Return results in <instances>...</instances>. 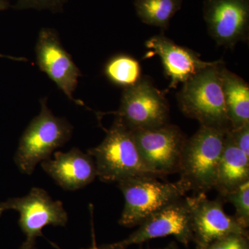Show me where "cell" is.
<instances>
[{
  "label": "cell",
  "mask_w": 249,
  "mask_h": 249,
  "mask_svg": "<svg viewBox=\"0 0 249 249\" xmlns=\"http://www.w3.org/2000/svg\"><path fill=\"white\" fill-rule=\"evenodd\" d=\"M106 132L99 145L88 150L94 160L97 178L101 181L118 183L125 178L145 175L160 178L144 163L132 131L121 121L115 118Z\"/></svg>",
  "instance_id": "1"
},
{
  "label": "cell",
  "mask_w": 249,
  "mask_h": 249,
  "mask_svg": "<svg viewBox=\"0 0 249 249\" xmlns=\"http://www.w3.org/2000/svg\"><path fill=\"white\" fill-rule=\"evenodd\" d=\"M152 175L121 180L118 187L124 197V208L119 223L124 227L139 226L147 218L191 191L182 180L175 182L160 181Z\"/></svg>",
  "instance_id": "2"
},
{
  "label": "cell",
  "mask_w": 249,
  "mask_h": 249,
  "mask_svg": "<svg viewBox=\"0 0 249 249\" xmlns=\"http://www.w3.org/2000/svg\"><path fill=\"white\" fill-rule=\"evenodd\" d=\"M227 130L201 126L187 139L178 173L191 191L205 193L214 189Z\"/></svg>",
  "instance_id": "3"
},
{
  "label": "cell",
  "mask_w": 249,
  "mask_h": 249,
  "mask_svg": "<svg viewBox=\"0 0 249 249\" xmlns=\"http://www.w3.org/2000/svg\"><path fill=\"white\" fill-rule=\"evenodd\" d=\"M222 65L223 61L208 67L183 83L178 98L183 114L199 121L201 126L229 129L231 124L220 76Z\"/></svg>",
  "instance_id": "4"
},
{
  "label": "cell",
  "mask_w": 249,
  "mask_h": 249,
  "mask_svg": "<svg viewBox=\"0 0 249 249\" xmlns=\"http://www.w3.org/2000/svg\"><path fill=\"white\" fill-rule=\"evenodd\" d=\"M40 111L23 132L14 160L18 169L30 175L38 163L71 138L73 127L64 119L57 117L49 109L47 99L40 101Z\"/></svg>",
  "instance_id": "5"
},
{
  "label": "cell",
  "mask_w": 249,
  "mask_h": 249,
  "mask_svg": "<svg viewBox=\"0 0 249 249\" xmlns=\"http://www.w3.org/2000/svg\"><path fill=\"white\" fill-rule=\"evenodd\" d=\"M10 210L19 213L18 224L26 235L19 249H36V239L42 235L44 228L65 227L68 222L62 201L53 200L45 190L37 187L31 188L27 196L0 203V214Z\"/></svg>",
  "instance_id": "6"
},
{
  "label": "cell",
  "mask_w": 249,
  "mask_h": 249,
  "mask_svg": "<svg viewBox=\"0 0 249 249\" xmlns=\"http://www.w3.org/2000/svg\"><path fill=\"white\" fill-rule=\"evenodd\" d=\"M132 132L141 157L149 169L162 178L178 173L187 140L179 127L168 123L160 127Z\"/></svg>",
  "instance_id": "7"
},
{
  "label": "cell",
  "mask_w": 249,
  "mask_h": 249,
  "mask_svg": "<svg viewBox=\"0 0 249 249\" xmlns=\"http://www.w3.org/2000/svg\"><path fill=\"white\" fill-rule=\"evenodd\" d=\"M112 113L133 131L168 124L170 110L164 94L150 80L142 78L134 86L124 88L119 110Z\"/></svg>",
  "instance_id": "8"
},
{
  "label": "cell",
  "mask_w": 249,
  "mask_h": 249,
  "mask_svg": "<svg viewBox=\"0 0 249 249\" xmlns=\"http://www.w3.org/2000/svg\"><path fill=\"white\" fill-rule=\"evenodd\" d=\"M186 198L196 249H205L214 241L230 234L249 236L248 229L242 227L234 216L226 213L221 198L211 200L205 193Z\"/></svg>",
  "instance_id": "9"
},
{
  "label": "cell",
  "mask_w": 249,
  "mask_h": 249,
  "mask_svg": "<svg viewBox=\"0 0 249 249\" xmlns=\"http://www.w3.org/2000/svg\"><path fill=\"white\" fill-rule=\"evenodd\" d=\"M36 60L41 71L55 83L69 99L78 106L83 102L73 97L81 76L80 71L65 50L53 29H41L36 46Z\"/></svg>",
  "instance_id": "10"
},
{
  "label": "cell",
  "mask_w": 249,
  "mask_h": 249,
  "mask_svg": "<svg viewBox=\"0 0 249 249\" xmlns=\"http://www.w3.org/2000/svg\"><path fill=\"white\" fill-rule=\"evenodd\" d=\"M169 235L174 236L186 247L193 242L191 210L185 196L152 214L133 233L118 243L127 248L129 246Z\"/></svg>",
  "instance_id": "11"
},
{
  "label": "cell",
  "mask_w": 249,
  "mask_h": 249,
  "mask_svg": "<svg viewBox=\"0 0 249 249\" xmlns=\"http://www.w3.org/2000/svg\"><path fill=\"white\" fill-rule=\"evenodd\" d=\"M204 18L219 46L233 49L248 39L249 0H205Z\"/></svg>",
  "instance_id": "12"
},
{
  "label": "cell",
  "mask_w": 249,
  "mask_h": 249,
  "mask_svg": "<svg viewBox=\"0 0 249 249\" xmlns=\"http://www.w3.org/2000/svg\"><path fill=\"white\" fill-rule=\"evenodd\" d=\"M147 54L157 55L161 60L165 75L170 78V88L184 83L208 67L222 62H205L191 49L181 47L164 36H156L145 42Z\"/></svg>",
  "instance_id": "13"
},
{
  "label": "cell",
  "mask_w": 249,
  "mask_h": 249,
  "mask_svg": "<svg viewBox=\"0 0 249 249\" xmlns=\"http://www.w3.org/2000/svg\"><path fill=\"white\" fill-rule=\"evenodd\" d=\"M41 166L65 191L82 189L97 178L93 157L78 148L67 152H55L53 159L41 162Z\"/></svg>",
  "instance_id": "14"
},
{
  "label": "cell",
  "mask_w": 249,
  "mask_h": 249,
  "mask_svg": "<svg viewBox=\"0 0 249 249\" xmlns=\"http://www.w3.org/2000/svg\"><path fill=\"white\" fill-rule=\"evenodd\" d=\"M229 129L214 188L221 197L249 181V157L236 146Z\"/></svg>",
  "instance_id": "15"
},
{
  "label": "cell",
  "mask_w": 249,
  "mask_h": 249,
  "mask_svg": "<svg viewBox=\"0 0 249 249\" xmlns=\"http://www.w3.org/2000/svg\"><path fill=\"white\" fill-rule=\"evenodd\" d=\"M220 76L230 128H237L249 124L248 83L228 70L224 65L220 67Z\"/></svg>",
  "instance_id": "16"
},
{
  "label": "cell",
  "mask_w": 249,
  "mask_h": 249,
  "mask_svg": "<svg viewBox=\"0 0 249 249\" xmlns=\"http://www.w3.org/2000/svg\"><path fill=\"white\" fill-rule=\"evenodd\" d=\"M182 0H135L134 6L139 18L148 25L165 29L179 11Z\"/></svg>",
  "instance_id": "17"
},
{
  "label": "cell",
  "mask_w": 249,
  "mask_h": 249,
  "mask_svg": "<svg viewBox=\"0 0 249 249\" xmlns=\"http://www.w3.org/2000/svg\"><path fill=\"white\" fill-rule=\"evenodd\" d=\"M104 72L111 83L124 88L134 86L142 78L138 60L126 54L112 57L106 64Z\"/></svg>",
  "instance_id": "18"
},
{
  "label": "cell",
  "mask_w": 249,
  "mask_h": 249,
  "mask_svg": "<svg viewBox=\"0 0 249 249\" xmlns=\"http://www.w3.org/2000/svg\"><path fill=\"white\" fill-rule=\"evenodd\" d=\"M224 201L230 202L235 209L234 215L242 227H249V181L241 185L235 190L221 197Z\"/></svg>",
  "instance_id": "19"
},
{
  "label": "cell",
  "mask_w": 249,
  "mask_h": 249,
  "mask_svg": "<svg viewBox=\"0 0 249 249\" xmlns=\"http://www.w3.org/2000/svg\"><path fill=\"white\" fill-rule=\"evenodd\" d=\"M205 249H249V236L230 234L214 241Z\"/></svg>",
  "instance_id": "20"
},
{
  "label": "cell",
  "mask_w": 249,
  "mask_h": 249,
  "mask_svg": "<svg viewBox=\"0 0 249 249\" xmlns=\"http://www.w3.org/2000/svg\"><path fill=\"white\" fill-rule=\"evenodd\" d=\"M65 0H18L16 8L18 9H48L61 11Z\"/></svg>",
  "instance_id": "21"
},
{
  "label": "cell",
  "mask_w": 249,
  "mask_h": 249,
  "mask_svg": "<svg viewBox=\"0 0 249 249\" xmlns=\"http://www.w3.org/2000/svg\"><path fill=\"white\" fill-rule=\"evenodd\" d=\"M229 132L236 146L249 157V124L237 128H230Z\"/></svg>",
  "instance_id": "22"
},
{
  "label": "cell",
  "mask_w": 249,
  "mask_h": 249,
  "mask_svg": "<svg viewBox=\"0 0 249 249\" xmlns=\"http://www.w3.org/2000/svg\"><path fill=\"white\" fill-rule=\"evenodd\" d=\"M87 249H127V248L122 247V246L119 245L118 242H116V243L110 244V245H104L101 246L93 245L91 248Z\"/></svg>",
  "instance_id": "23"
},
{
  "label": "cell",
  "mask_w": 249,
  "mask_h": 249,
  "mask_svg": "<svg viewBox=\"0 0 249 249\" xmlns=\"http://www.w3.org/2000/svg\"><path fill=\"white\" fill-rule=\"evenodd\" d=\"M0 58H9L11 60H16V61H27V59L24 58H18V57H13L11 55H3L0 53Z\"/></svg>",
  "instance_id": "24"
},
{
  "label": "cell",
  "mask_w": 249,
  "mask_h": 249,
  "mask_svg": "<svg viewBox=\"0 0 249 249\" xmlns=\"http://www.w3.org/2000/svg\"><path fill=\"white\" fill-rule=\"evenodd\" d=\"M158 249H178V244L175 242H170L169 245L166 246L164 248Z\"/></svg>",
  "instance_id": "25"
},
{
  "label": "cell",
  "mask_w": 249,
  "mask_h": 249,
  "mask_svg": "<svg viewBox=\"0 0 249 249\" xmlns=\"http://www.w3.org/2000/svg\"><path fill=\"white\" fill-rule=\"evenodd\" d=\"M8 7V4L4 0H0V11L6 9Z\"/></svg>",
  "instance_id": "26"
}]
</instances>
